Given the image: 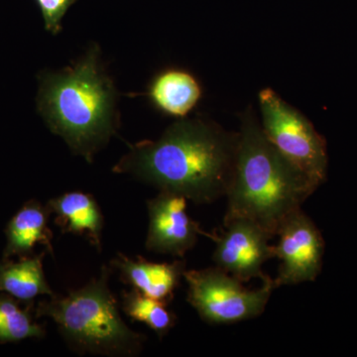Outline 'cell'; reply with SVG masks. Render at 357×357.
<instances>
[{"label":"cell","instance_id":"12","mask_svg":"<svg viewBox=\"0 0 357 357\" xmlns=\"http://www.w3.org/2000/svg\"><path fill=\"white\" fill-rule=\"evenodd\" d=\"M50 215L47 204L43 206L38 201L27 202L7 225L3 259L31 256L36 244H43L54 257L53 232L48 227Z\"/></svg>","mask_w":357,"mask_h":357},{"label":"cell","instance_id":"6","mask_svg":"<svg viewBox=\"0 0 357 357\" xmlns=\"http://www.w3.org/2000/svg\"><path fill=\"white\" fill-rule=\"evenodd\" d=\"M187 300L204 323L232 325L257 318L264 312L275 290L273 279L262 287L250 290L243 282L217 266L185 270Z\"/></svg>","mask_w":357,"mask_h":357},{"label":"cell","instance_id":"17","mask_svg":"<svg viewBox=\"0 0 357 357\" xmlns=\"http://www.w3.org/2000/svg\"><path fill=\"white\" fill-rule=\"evenodd\" d=\"M77 0H36L42 15H43L45 28L52 34L57 35L62 30L61 21L68 9Z\"/></svg>","mask_w":357,"mask_h":357},{"label":"cell","instance_id":"2","mask_svg":"<svg viewBox=\"0 0 357 357\" xmlns=\"http://www.w3.org/2000/svg\"><path fill=\"white\" fill-rule=\"evenodd\" d=\"M316 190L268 141L256 115L246 112L225 220L246 218L272 239Z\"/></svg>","mask_w":357,"mask_h":357},{"label":"cell","instance_id":"3","mask_svg":"<svg viewBox=\"0 0 357 357\" xmlns=\"http://www.w3.org/2000/svg\"><path fill=\"white\" fill-rule=\"evenodd\" d=\"M115 102L116 91L98 49H91L74 67L40 75V114L52 132L86 161H93L116 130Z\"/></svg>","mask_w":357,"mask_h":357},{"label":"cell","instance_id":"7","mask_svg":"<svg viewBox=\"0 0 357 357\" xmlns=\"http://www.w3.org/2000/svg\"><path fill=\"white\" fill-rule=\"evenodd\" d=\"M276 236L278 243L272 251L281 263L274 288L316 280L323 266L325 241L311 218L301 208L282 223Z\"/></svg>","mask_w":357,"mask_h":357},{"label":"cell","instance_id":"8","mask_svg":"<svg viewBox=\"0 0 357 357\" xmlns=\"http://www.w3.org/2000/svg\"><path fill=\"white\" fill-rule=\"evenodd\" d=\"M208 238L215 243L213 255L215 266L243 283L269 278L263 273L262 267L273 258L271 238L256 223L241 218L223 220L222 229L210 234Z\"/></svg>","mask_w":357,"mask_h":357},{"label":"cell","instance_id":"14","mask_svg":"<svg viewBox=\"0 0 357 357\" xmlns=\"http://www.w3.org/2000/svg\"><path fill=\"white\" fill-rule=\"evenodd\" d=\"M44 256L45 252L27 256L20 258L17 262L2 259L0 262V293H7L20 302H31L40 295L55 296L45 277Z\"/></svg>","mask_w":357,"mask_h":357},{"label":"cell","instance_id":"1","mask_svg":"<svg viewBox=\"0 0 357 357\" xmlns=\"http://www.w3.org/2000/svg\"><path fill=\"white\" fill-rule=\"evenodd\" d=\"M238 143L239 133L227 132L213 122L182 119L159 139L131 145L112 171L197 204L215 203L229 192Z\"/></svg>","mask_w":357,"mask_h":357},{"label":"cell","instance_id":"11","mask_svg":"<svg viewBox=\"0 0 357 357\" xmlns=\"http://www.w3.org/2000/svg\"><path fill=\"white\" fill-rule=\"evenodd\" d=\"M55 215V222L63 234L86 237L98 251H102L103 215L91 194L69 192L50 199L47 204Z\"/></svg>","mask_w":357,"mask_h":357},{"label":"cell","instance_id":"16","mask_svg":"<svg viewBox=\"0 0 357 357\" xmlns=\"http://www.w3.org/2000/svg\"><path fill=\"white\" fill-rule=\"evenodd\" d=\"M168 305L152 299L136 290L122 294V310L136 321L145 324L160 338H163L177 323L176 314L167 307Z\"/></svg>","mask_w":357,"mask_h":357},{"label":"cell","instance_id":"9","mask_svg":"<svg viewBox=\"0 0 357 357\" xmlns=\"http://www.w3.org/2000/svg\"><path fill=\"white\" fill-rule=\"evenodd\" d=\"M187 198L160 192L147 202L149 225L145 246L148 251L184 258L195 248L199 236H210L187 213Z\"/></svg>","mask_w":357,"mask_h":357},{"label":"cell","instance_id":"13","mask_svg":"<svg viewBox=\"0 0 357 357\" xmlns=\"http://www.w3.org/2000/svg\"><path fill=\"white\" fill-rule=\"evenodd\" d=\"M154 107L170 116L184 119L199 102L202 89L195 77L183 70H167L156 76L149 88Z\"/></svg>","mask_w":357,"mask_h":357},{"label":"cell","instance_id":"15","mask_svg":"<svg viewBox=\"0 0 357 357\" xmlns=\"http://www.w3.org/2000/svg\"><path fill=\"white\" fill-rule=\"evenodd\" d=\"M33 304L20 306V301L10 295H0V344L15 342L26 338H43V326L35 321Z\"/></svg>","mask_w":357,"mask_h":357},{"label":"cell","instance_id":"5","mask_svg":"<svg viewBox=\"0 0 357 357\" xmlns=\"http://www.w3.org/2000/svg\"><path fill=\"white\" fill-rule=\"evenodd\" d=\"M261 128L268 141L318 189L328 175V151L325 138L302 112L283 100L272 89L258 96Z\"/></svg>","mask_w":357,"mask_h":357},{"label":"cell","instance_id":"4","mask_svg":"<svg viewBox=\"0 0 357 357\" xmlns=\"http://www.w3.org/2000/svg\"><path fill=\"white\" fill-rule=\"evenodd\" d=\"M109 274L103 265L100 276L83 288L41 301L35 316L53 319L66 342L79 354L137 356L146 337L133 332L122 319L109 287Z\"/></svg>","mask_w":357,"mask_h":357},{"label":"cell","instance_id":"10","mask_svg":"<svg viewBox=\"0 0 357 357\" xmlns=\"http://www.w3.org/2000/svg\"><path fill=\"white\" fill-rule=\"evenodd\" d=\"M110 265L119 270L123 283L167 305L174 299L187 270L183 258L172 263H155L140 256L133 259L122 253H117Z\"/></svg>","mask_w":357,"mask_h":357}]
</instances>
